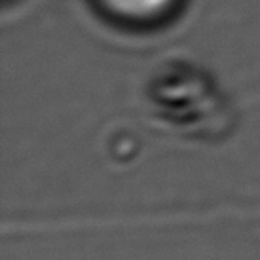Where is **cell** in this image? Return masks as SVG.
<instances>
[{"instance_id":"6da1fadb","label":"cell","mask_w":260,"mask_h":260,"mask_svg":"<svg viewBox=\"0 0 260 260\" xmlns=\"http://www.w3.org/2000/svg\"><path fill=\"white\" fill-rule=\"evenodd\" d=\"M110 14L133 19V21H146L166 14L173 6L175 0H99Z\"/></svg>"}]
</instances>
